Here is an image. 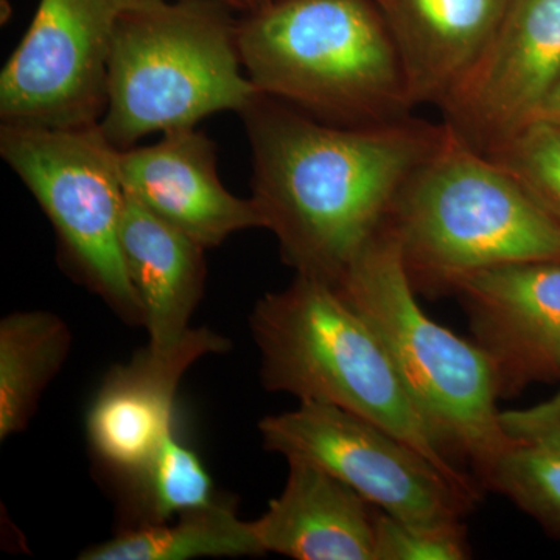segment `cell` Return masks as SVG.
<instances>
[{
  "mask_svg": "<svg viewBox=\"0 0 560 560\" xmlns=\"http://www.w3.org/2000/svg\"><path fill=\"white\" fill-rule=\"evenodd\" d=\"M228 349L226 338L202 327L173 345H149L130 363L114 368L88 412V438L95 455L128 478L142 470L173 431L184 374L202 357Z\"/></svg>",
  "mask_w": 560,
  "mask_h": 560,
  "instance_id": "7c38bea8",
  "label": "cell"
},
{
  "mask_svg": "<svg viewBox=\"0 0 560 560\" xmlns=\"http://www.w3.org/2000/svg\"><path fill=\"white\" fill-rule=\"evenodd\" d=\"M412 289L452 294L475 272L560 261V226L489 154L448 125L404 184L388 220Z\"/></svg>",
  "mask_w": 560,
  "mask_h": 560,
  "instance_id": "3957f363",
  "label": "cell"
},
{
  "mask_svg": "<svg viewBox=\"0 0 560 560\" xmlns=\"http://www.w3.org/2000/svg\"><path fill=\"white\" fill-rule=\"evenodd\" d=\"M537 119L552 121L560 127V79L556 83L555 90L551 91L550 97L545 102Z\"/></svg>",
  "mask_w": 560,
  "mask_h": 560,
  "instance_id": "cb8c5ba5",
  "label": "cell"
},
{
  "mask_svg": "<svg viewBox=\"0 0 560 560\" xmlns=\"http://www.w3.org/2000/svg\"><path fill=\"white\" fill-rule=\"evenodd\" d=\"M68 324L49 312H18L0 323V440L27 429L40 394L68 359Z\"/></svg>",
  "mask_w": 560,
  "mask_h": 560,
  "instance_id": "ac0fdd59",
  "label": "cell"
},
{
  "mask_svg": "<svg viewBox=\"0 0 560 560\" xmlns=\"http://www.w3.org/2000/svg\"><path fill=\"white\" fill-rule=\"evenodd\" d=\"M481 485L506 497L560 539V453L514 442L493 460Z\"/></svg>",
  "mask_w": 560,
  "mask_h": 560,
  "instance_id": "ffe728a7",
  "label": "cell"
},
{
  "mask_svg": "<svg viewBox=\"0 0 560 560\" xmlns=\"http://www.w3.org/2000/svg\"><path fill=\"white\" fill-rule=\"evenodd\" d=\"M241 116L264 230L296 275L331 285L386 226L401 187L444 132V121L412 116L341 127L265 94Z\"/></svg>",
  "mask_w": 560,
  "mask_h": 560,
  "instance_id": "6da1fadb",
  "label": "cell"
},
{
  "mask_svg": "<svg viewBox=\"0 0 560 560\" xmlns=\"http://www.w3.org/2000/svg\"><path fill=\"white\" fill-rule=\"evenodd\" d=\"M254 86L326 124L412 116L396 44L375 0H270L238 22Z\"/></svg>",
  "mask_w": 560,
  "mask_h": 560,
  "instance_id": "277c9868",
  "label": "cell"
},
{
  "mask_svg": "<svg viewBox=\"0 0 560 560\" xmlns=\"http://www.w3.org/2000/svg\"><path fill=\"white\" fill-rule=\"evenodd\" d=\"M136 2L39 0L31 27L0 73L2 124H101L114 33Z\"/></svg>",
  "mask_w": 560,
  "mask_h": 560,
  "instance_id": "9c48e42d",
  "label": "cell"
},
{
  "mask_svg": "<svg viewBox=\"0 0 560 560\" xmlns=\"http://www.w3.org/2000/svg\"><path fill=\"white\" fill-rule=\"evenodd\" d=\"M246 5V11L259 9V7L265 5V3L270 2V0H243Z\"/></svg>",
  "mask_w": 560,
  "mask_h": 560,
  "instance_id": "d4e9b609",
  "label": "cell"
},
{
  "mask_svg": "<svg viewBox=\"0 0 560 560\" xmlns=\"http://www.w3.org/2000/svg\"><path fill=\"white\" fill-rule=\"evenodd\" d=\"M511 0H375L412 108L440 106L480 57Z\"/></svg>",
  "mask_w": 560,
  "mask_h": 560,
  "instance_id": "5bb4252c",
  "label": "cell"
},
{
  "mask_svg": "<svg viewBox=\"0 0 560 560\" xmlns=\"http://www.w3.org/2000/svg\"><path fill=\"white\" fill-rule=\"evenodd\" d=\"M0 156L39 202L81 282L121 318L143 324L142 305L120 250V149L109 142L101 124H2Z\"/></svg>",
  "mask_w": 560,
  "mask_h": 560,
  "instance_id": "52a82bcc",
  "label": "cell"
},
{
  "mask_svg": "<svg viewBox=\"0 0 560 560\" xmlns=\"http://www.w3.org/2000/svg\"><path fill=\"white\" fill-rule=\"evenodd\" d=\"M452 294L492 360L501 397L560 383V261L475 272Z\"/></svg>",
  "mask_w": 560,
  "mask_h": 560,
  "instance_id": "8fae6325",
  "label": "cell"
},
{
  "mask_svg": "<svg viewBox=\"0 0 560 560\" xmlns=\"http://www.w3.org/2000/svg\"><path fill=\"white\" fill-rule=\"evenodd\" d=\"M130 478L138 490V508L143 512L140 525L165 523L219 501L200 456L173 431L142 470Z\"/></svg>",
  "mask_w": 560,
  "mask_h": 560,
  "instance_id": "d6986e66",
  "label": "cell"
},
{
  "mask_svg": "<svg viewBox=\"0 0 560 560\" xmlns=\"http://www.w3.org/2000/svg\"><path fill=\"white\" fill-rule=\"evenodd\" d=\"M120 250L150 345L180 340L190 330V316L205 290L206 248L125 191Z\"/></svg>",
  "mask_w": 560,
  "mask_h": 560,
  "instance_id": "2e32d148",
  "label": "cell"
},
{
  "mask_svg": "<svg viewBox=\"0 0 560 560\" xmlns=\"http://www.w3.org/2000/svg\"><path fill=\"white\" fill-rule=\"evenodd\" d=\"M221 2L228 3V5H231L232 9L246 11V5L245 2H243V0H221Z\"/></svg>",
  "mask_w": 560,
  "mask_h": 560,
  "instance_id": "484cf974",
  "label": "cell"
},
{
  "mask_svg": "<svg viewBox=\"0 0 560 560\" xmlns=\"http://www.w3.org/2000/svg\"><path fill=\"white\" fill-rule=\"evenodd\" d=\"M377 560H466L470 545L463 522H418L375 514Z\"/></svg>",
  "mask_w": 560,
  "mask_h": 560,
  "instance_id": "7402d4cb",
  "label": "cell"
},
{
  "mask_svg": "<svg viewBox=\"0 0 560 560\" xmlns=\"http://www.w3.org/2000/svg\"><path fill=\"white\" fill-rule=\"evenodd\" d=\"M259 431L267 451L326 471L396 517L458 522L477 503L410 444L334 405L300 401Z\"/></svg>",
  "mask_w": 560,
  "mask_h": 560,
  "instance_id": "ba28073f",
  "label": "cell"
},
{
  "mask_svg": "<svg viewBox=\"0 0 560 560\" xmlns=\"http://www.w3.org/2000/svg\"><path fill=\"white\" fill-rule=\"evenodd\" d=\"M221 0H138L110 49L102 131L120 150L154 132L194 128L261 94L243 72L238 22Z\"/></svg>",
  "mask_w": 560,
  "mask_h": 560,
  "instance_id": "5b68a950",
  "label": "cell"
},
{
  "mask_svg": "<svg viewBox=\"0 0 560 560\" xmlns=\"http://www.w3.org/2000/svg\"><path fill=\"white\" fill-rule=\"evenodd\" d=\"M335 287L377 331L442 451L467 460L481 482L514 444L501 427L499 377L488 352L420 307L388 223Z\"/></svg>",
  "mask_w": 560,
  "mask_h": 560,
  "instance_id": "8992f818",
  "label": "cell"
},
{
  "mask_svg": "<svg viewBox=\"0 0 560 560\" xmlns=\"http://www.w3.org/2000/svg\"><path fill=\"white\" fill-rule=\"evenodd\" d=\"M500 420L511 441L560 453V390L533 407L501 411Z\"/></svg>",
  "mask_w": 560,
  "mask_h": 560,
  "instance_id": "603a6c76",
  "label": "cell"
},
{
  "mask_svg": "<svg viewBox=\"0 0 560 560\" xmlns=\"http://www.w3.org/2000/svg\"><path fill=\"white\" fill-rule=\"evenodd\" d=\"M265 555L253 522H243L230 504H210L180 514L175 523L124 530L81 551V560H187Z\"/></svg>",
  "mask_w": 560,
  "mask_h": 560,
  "instance_id": "e0dca14e",
  "label": "cell"
},
{
  "mask_svg": "<svg viewBox=\"0 0 560 560\" xmlns=\"http://www.w3.org/2000/svg\"><path fill=\"white\" fill-rule=\"evenodd\" d=\"M490 158L528 190L560 226V127L536 119L490 150Z\"/></svg>",
  "mask_w": 560,
  "mask_h": 560,
  "instance_id": "44dd1931",
  "label": "cell"
},
{
  "mask_svg": "<svg viewBox=\"0 0 560 560\" xmlns=\"http://www.w3.org/2000/svg\"><path fill=\"white\" fill-rule=\"evenodd\" d=\"M560 79V0H511L499 27L442 102L444 124L481 153L539 117Z\"/></svg>",
  "mask_w": 560,
  "mask_h": 560,
  "instance_id": "30bf717a",
  "label": "cell"
},
{
  "mask_svg": "<svg viewBox=\"0 0 560 560\" xmlns=\"http://www.w3.org/2000/svg\"><path fill=\"white\" fill-rule=\"evenodd\" d=\"M289 464L282 493L253 522L264 551L296 560H377L374 506L326 471Z\"/></svg>",
  "mask_w": 560,
  "mask_h": 560,
  "instance_id": "9a60e30c",
  "label": "cell"
},
{
  "mask_svg": "<svg viewBox=\"0 0 560 560\" xmlns=\"http://www.w3.org/2000/svg\"><path fill=\"white\" fill-rule=\"evenodd\" d=\"M249 324L265 388L377 423L480 500L478 481L434 440L377 331L337 287L296 275L289 287L257 301Z\"/></svg>",
  "mask_w": 560,
  "mask_h": 560,
  "instance_id": "7a4b0ae2",
  "label": "cell"
},
{
  "mask_svg": "<svg viewBox=\"0 0 560 560\" xmlns=\"http://www.w3.org/2000/svg\"><path fill=\"white\" fill-rule=\"evenodd\" d=\"M120 175L127 194L202 248H215L235 232L264 230L254 201L223 186L215 145L195 127L120 150Z\"/></svg>",
  "mask_w": 560,
  "mask_h": 560,
  "instance_id": "4fadbf2b",
  "label": "cell"
}]
</instances>
